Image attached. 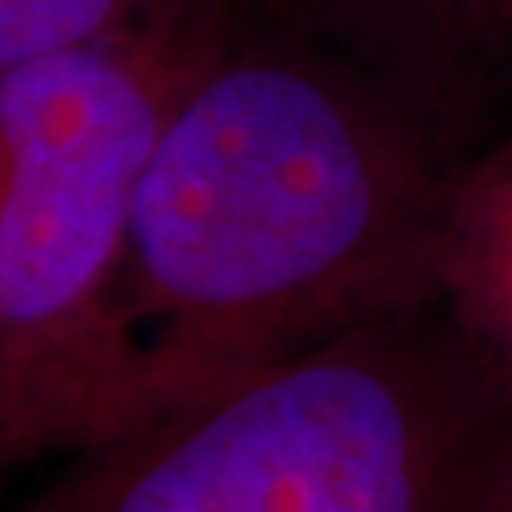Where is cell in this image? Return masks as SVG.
Returning a JSON list of instances; mask_svg holds the SVG:
<instances>
[{
    "label": "cell",
    "instance_id": "obj_1",
    "mask_svg": "<svg viewBox=\"0 0 512 512\" xmlns=\"http://www.w3.org/2000/svg\"><path fill=\"white\" fill-rule=\"evenodd\" d=\"M459 171L338 61L224 0L183 4L129 228L122 300L141 361L118 429L440 296Z\"/></svg>",
    "mask_w": 512,
    "mask_h": 512
},
{
    "label": "cell",
    "instance_id": "obj_2",
    "mask_svg": "<svg viewBox=\"0 0 512 512\" xmlns=\"http://www.w3.org/2000/svg\"><path fill=\"white\" fill-rule=\"evenodd\" d=\"M69 456L8 512H486L512 368L433 296Z\"/></svg>",
    "mask_w": 512,
    "mask_h": 512
},
{
    "label": "cell",
    "instance_id": "obj_3",
    "mask_svg": "<svg viewBox=\"0 0 512 512\" xmlns=\"http://www.w3.org/2000/svg\"><path fill=\"white\" fill-rule=\"evenodd\" d=\"M179 65V19L0 76V482L110 437L141 346L126 319L129 228Z\"/></svg>",
    "mask_w": 512,
    "mask_h": 512
},
{
    "label": "cell",
    "instance_id": "obj_4",
    "mask_svg": "<svg viewBox=\"0 0 512 512\" xmlns=\"http://www.w3.org/2000/svg\"><path fill=\"white\" fill-rule=\"evenodd\" d=\"M391 99L463 164L512 141V0H224Z\"/></svg>",
    "mask_w": 512,
    "mask_h": 512
},
{
    "label": "cell",
    "instance_id": "obj_5",
    "mask_svg": "<svg viewBox=\"0 0 512 512\" xmlns=\"http://www.w3.org/2000/svg\"><path fill=\"white\" fill-rule=\"evenodd\" d=\"M440 300L512 368V141L459 171L440 247Z\"/></svg>",
    "mask_w": 512,
    "mask_h": 512
},
{
    "label": "cell",
    "instance_id": "obj_6",
    "mask_svg": "<svg viewBox=\"0 0 512 512\" xmlns=\"http://www.w3.org/2000/svg\"><path fill=\"white\" fill-rule=\"evenodd\" d=\"M137 8H145V0H0V76L38 57L118 35Z\"/></svg>",
    "mask_w": 512,
    "mask_h": 512
},
{
    "label": "cell",
    "instance_id": "obj_7",
    "mask_svg": "<svg viewBox=\"0 0 512 512\" xmlns=\"http://www.w3.org/2000/svg\"><path fill=\"white\" fill-rule=\"evenodd\" d=\"M486 512H512V459H509V467H505V475H501V482H497L494 501H490Z\"/></svg>",
    "mask_w": 512,
    "mask_h": 512
}]
</instances>
